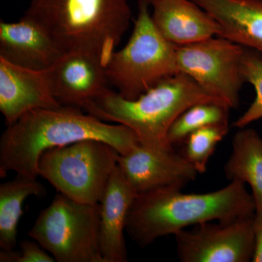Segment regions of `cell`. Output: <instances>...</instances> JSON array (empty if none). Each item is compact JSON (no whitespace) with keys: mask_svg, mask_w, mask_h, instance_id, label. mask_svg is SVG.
Instances as JSON below:
<instances>
[{"mask_svg":"<svg viewBox=\"0 0 262 262\" xmlns=\"http://www.w3.org/2000/svg\"><path fill=\"white\" fill-rule=\"evenodd\" d=\"M85 139L104 141L120 155L140 144L125 125H112L74 106L39 108L24 114L8 125L0 138V177L9 171L37 178V164L44 151Z\"/></svg>","mask_w":262,"mask_h":262,"instance_id":"6da1fadb","label":"cell"},{"mask_svg":"<svg viewBox=\"0 0 262 262\" xmlns=\"http://www.w3.org/2000/svg\"><path fill=\"white\" fill-rule=\"evenodd\" d=\"M201 103L227 106L190 77L179 73L162 81L135 100L125 99L117 91L108 89L85 103L82 110L102 121L129 127L137 136L141 145L170 151L173 150L168 140L170 127L184 112Z\"/></svg>","mask_w":262,"mask_h":262,"instance_id":"277c9868","label":"cell"},{"mask_svg":"<svg viewBox=\"0 0 262 262\" xmlns=\"http://www.w3.org/2000/svg\"><path fill=\"white\" fill-rule=\"evenodd\" d=\"M153 21L167 40L184 46L221 37V26L192 0H151Z\"/></svg>","mask_w":262,"mask_h":262,"instance_id":"5bb4252c","label":"cell"},{"mask_svg":"<svg viewBox=\"0 0 262 262\" xmlns=\"http://www.w3.org/2000/svg\"><path fill=\"white\" fill-rule=\"evenodd\" d=\"M20 253L17 254L13 250H2L0 252L1 262H55L56 259L48 253L37 241H23L20 243Z\"/></svg>","mask_w":262,"mask_h":262,"instance_id":"7402d4cb","label":"cell"},{"mask_svg":"<svg viewBox=\"0 0 262 262\" xmlns=\"http://www.w3.org/2000/svg\"><path fill=\"white\" fill-rule=\"evenodd\" d=\"M220 24L221 37L262 53V0H192Z\"/></svg>","mask_w":262,"mask_h":262,"instance_id":"2e32d148","label":"cell"},{"mask_svg":"<svg viewBox=\"0 0 262 262\" xmlns=\"http://www.w3.org/2000/svg\"><path fill=\"white\" fill-rule=\"evenodd\" d=\"M242 72L246 82L254 88L256 98L244 115L234 122L233 126L239 129L262 118V53L245 48Z\"/></svg>","mask_w":262,"mask_h":262,"instance_id":"44dd1931","label":"cell"},{"mask_svg":"<svg viewBox=\"0 0 262 262\" xmlns=\"http://www.w3.org/2000/svg\"><path fill=\"white\" fill-rule=\"evenodd\" d=\"M61 106L53 94L49 70L24 68L0 58V111L8 125L32 110Z\"/></svg>","mask_w":262,"mask_h":262,"instance_id":"8fae6325","label":"cell"},{"mask_svg":"<svg viewBox=\"0 0 262 262\" xmlns=\"http://www.w3.org/2000/svg\"><path fill=\"white\" fill-rule=\"evenodd\" d=\"M117 166L137 194L161 188L182 189L198 174L175 150L151 149L141 144L128 154L120 155Z\"/></svg>","mask_w":262,"mask_h":262,"instance_id":"30bf717a","label":"cell"},{"mask_svg":"<svg viewBox=\"0 0 262 262\" xmlns=\"http://www.w3.org/2000/svg\"><path fill=\"white\" fill-rule=\"evenodd\" d=\"M46 189L37 178L17 174L0 185V248L11 251L17 244V227L29 196H45Z\"/></svg>","mask_w":262,"mask_h":262,"instance_id":"ac0fdd59","label":"cell"},{"mask_svg":"<svg viewBox=\"0 0 262 262\" xmlns=\"http://www.w3.org/2000/svg\"><path fill=\"white\" fill-rule=\"evenodd\" d=\"M225 173L231 182L251 187L256 211H262V139L256 130L246 127L236 133Z\"/></svg>","mask_w":262,"mask_h":262,"instance_id":"e0dca14e","label":"cell"},{"mask_svg":"<svg viewBox=\"0 0 262 262\" xmlns=\"http://www.w3.org/2000/svg\"><path fill=\"white\" fill-rule=\"evenodd\" d=\"M228 131V123L220 124L202 127L187 136L183 155L198 173L206 171L208 161L217 144L225 138Z\"/></svg>","mask_w":262,"mask_h":262,"instance_id":"ffe728a7","label":"cell"},{"mask_svg":"<svg viewBox=\"0 0 262 262\" xmlns=\"http://www.w3.org/2000/svg\"><path fill=\"white\" fill-rule=\"evenodd\" d=\"M120 155L104 141H77L44 151L38 161V176L74 201L96 204L117 168Z\"/></svg>","mask_w":262,"mask_h":262,"instance_id":"8992f818","label":"cell"},{"mask_svg":"<svg viewBox=\"0 0 262 262\" xmlns=\"http://www.w3.org/2000/svg\"><path fill=\"white\" fill-rule=\"evenodd\" d=\"M137 193L118 166L100 201V251L105 262H126L125 232L129 211Z\"/></svg>","mask_w":262,"mask_h":262,"instance_id":"9a60e30c","label":"cell"},{"mask_svg":"<svg viewBox=\"0 0 262 262\" xmlns=\"http://www.w3.org/2000/svg\"><path fill=\"white\" fill-rule=\"evenodd\" d=\"M32 18L63 53L80 52L105 67L130 27L128 0H30Z\"/></svg>","mask_w":262,"mask_h":262,"instance_id":"3957f363","label":"cell"},{"mask_svg":"<svg viewBox=\"0 0 262 262\" xmlns=\"http://www.w3.org/2000/svg\"><path fill=\"white\" fill-rule=\"evenodd\" d=\"M244 51L243 46L222 37L177 46L179 73L190 77L227 107L237 108L246 83L242 72Z\"/></svg>","mask_w":262,"mask_h":262,"instance_id":"ba28073f","label":"cell"},{"mask_svg":"<svg viewBox=\"0 0 262 262\" xmlns=\"http://www.w3.org/2000/svg\"><path fill=\"white\" fill-rule=\"evenodd\" d=\"M63 52L32 18L24 15L18 21L0 22V58L30 70H51Z\"/></svg>","mask_w":262,"mask_h":262,"instance_id":"4fadbf2b","label":"cell"},{"mask_svg":"<svg viewBox=\"0 0 262 262\" xmlns=\"http://www.w3.org/2000/svg\"><path fill=\"white\" fill-rule=\"evenodd\" d=\"M253 217L229 223L205 222L174 234L183 262H248L253 259Z\"/></svg>","mask_w":262,"mask_h":262,"instance_id":"9c48e42d","label":"cell"},{"mask_svg":"<svg viewBox=\"0 0 262 262\" xmlns=\"http://www.w3.org/2000/svg\"><path fill=\"white\" fill-rule=\"evenodd\" d=\"M255 247L252 261L262 262V211H256L253 218Z\"/></svg>","mask_w":262,"mask_h":262,"instance_id":"603a6c76","label":"cell"},{"mask_svg":"<svg viewBox=\"0 0 262 262\" xmlns=\"http://www.w3.org/2000/svg\"><path fill=\"white\" fill-rule=\"evenodd\" d=\"M100 203L88 204L58 192L29 231L58 262H105L100 251Z\"/></svg>","mask_w":262,"mask_h":262,"instance_id":"52a82bcc","label":"cell"},{"mask_svg":"<svg viewBox=\"0 0 262 262\" xmlns=\"http://www.w3.org/2000/svg\"><path fill=\"white\" fill-rule=\"evenodd\" d=\"M148 0H139L134 28L126 46L106 67L108 84L127 100H135L162 81L179 73L177 46L155 27Z\"/></svg>","mask_w":262,"mask_h":262,"instance_id":"5b68a950","label":"cell"},{"mask_svg":"<svg viewBox=\"0 0 262 262\" xmlns=\"http://www.w3.org/2000/svg\"><path fill=\"white\" fill-rule=\"evenodd\" d=\"M49 72L53 94L62 106L82 110L110 89L106 67L89 53H63Z\"/></svg>","mask_w":262,"mask_h":262,"instance_id":"7c38bea8","label":"cell"},{"mask_svg":"<svg viewBox=\"0 0 262 262\" xmlns=\"http://www.w3.org/2000/svg\"><path fill=\"white\" fill-rule=\"evenodd\" d=\"M181 190L161 188L137 194L127 215L126 232L130 239L145 247L189 226L215 220L229 223L253 217L256 212L252 194L239 181L204 194H185Z\"/></svg>","mask_w":262,"mask_h":262,"instance_id":"7a4b0ae2","label":"cell"},{"mask_svg":"<svg viewBox=\"0 0 262 262\" xmlns=\"http://www.w3.org/2000/svg\"><path fill=\"white\" fill-rule=\"evenodd\" d=\"M230 108L220 103H201L193 105L175 120L168 132L172 145L185 141L187 136L202 127L228 123Z\"/></svg>","mask_w":262,"mask_h":262,"instance_id":"d6986e66","label":"cell"},{"mask_svg":"<svg viewBox=\"0 0 262 262\" xmlns=\"http://www.w3.org/2000/svg\"><path fill=\"white\" fill-rule=\"evenodd\" d=\"M148 1H149V3H150V2H151V0H148Z\"/></svg>","mask_w":262,"mask_h":262,"instance_id":"cb8c5ba5","label":"cell"}]
</instances>
